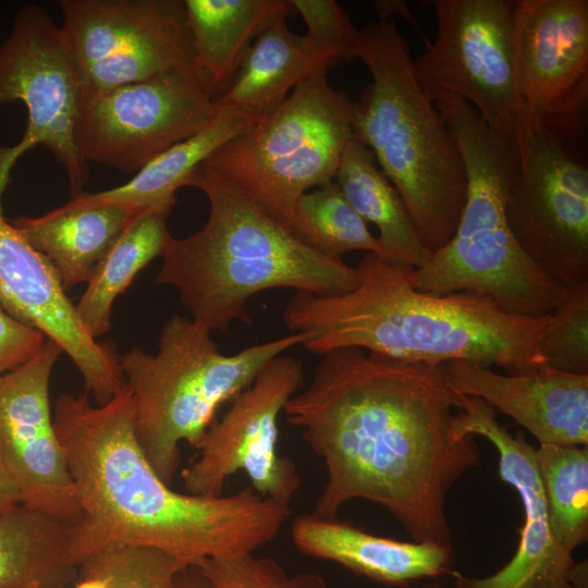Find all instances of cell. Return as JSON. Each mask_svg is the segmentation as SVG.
<instances>
[{
	"label": "cell",
	"instance_id": "obj_27",
	"mask_svg": "<svg viewBox=\"0 0 588 588\" xmlns=\"http://www.w3.org/2000/svg\"><path fill=\"white\" fill-rule=\"evenodd\" d=\"M171 209L159 206L138 212L97 265L75 304L79 322L93 339L111 329L117 297L151 260L162 257L173 237L167 224Z\"/></svg>",
	"mask_w": 588,
	"mask_h": 588
},
{
	"label": "cell",
	"instance_id": "obj_12",
	"mask_svg": "<svg viewBox=\"0 0 588 588\" xmlns=\"http://www.w3.org/2000/svg\"><path fill=\"white\" fill-rule=\"evenodd\" d=\"M83 98L199 65L183 0H61Z\"/></svg>",
	"mask_w": 588,
	"mask_h": 588
},
{
	"label": "cell",
	"instance_id": "obj_25",
	"mask_svg": "<svg viewBox=\"0 0 588 588\" xmlns=\"http://www.w3.org/2000/svg\"><path fill=\"white\" fill-rule=\"evenodd\" d=\"M335 183L365 222L377 226L381 259L414 270L428 261L431 252L421 241L397 191L371 151L355 137L343 152Z\"/></svg>",
	"mask_w": 588,
	"mask_h": 588
},
{
	"label": "cell",
	"instance_id": "obj_22",
	"mask_svg": "<svg viewBox=\"0 0 588 588\" xmlns=\"http://www.w3.org/2000/svg\"><path fill=\"white\" fill-rule=\"evenodd\" d=\"M253 124L241 113L217 107L216 115L204 128L158 155L126 183L98 193L83 192L59 208L66 211L109 205L142 210L159 206L172 208L176 192L187 186L196 168Z\"/></svg>",
	"mask_w": 588,
	"mask_h": 588
},
{
	"label": "cell",
	"instance_id": "obj_33",
	"mask_svg": "<svg viewBox=\"0 0 588 588\" xmlns=\"http://www.w3.org/2000/svg\"><path fill=\"white\" fill-rule=\"evenodd\" d=\"M307 27L305 36L340 65L358 59L360 34L334 0H291Z\"/></svg>",
	"mask_w": 588,
	"mask_h": 588
},
{
	"label": "cell",
	"instance_id": "obj_16",
	"mask_svg": "<svg viewBox=\"0 0 588 588\" xmlns=\"http://www.w3.org/2000/svg\"><path fill=\"white\" fill-rule=\"evenodd\" d=\"M514 45L522 109L547 124L587 128L588 1L515 0Z\"/></svg>",
	"mask_w": 588,
	"mask_h": 588
},
{
	"label": "cell",
	"instance_id": "obj_13",
	"mask_svg": "<svg viewBox=\"0 0 588 588\" xmlns=\"http://www.w3.org/2000/svg\"><path fill=\"white\" fill-rule=\"evenodd\" d=\"M437 35L413 60L416 79L434 103L454 95L492 128H512L520 110L517 93L515 0H430Z\"/></svg>",
	"mask_w": 588,
	"mask_h": 588
},
{
	"label": "cell",
	"instance_id": "obj_39",
	"mask_svg": "<svg viewBox=\"0 0 588 588\" xmlns=\"http://www.w3.org/2000/svg\"><path fill=\"white\" fill-rule=\"evenodd\" d=\"M74 588H108L105 579L97 576H81Z\"/></svg>",
	"mask_w": 588,
	"mask_h": 588
},
{
	"label": "cell",
	"instance_id": "obj_37",
	"mask_svg": "<svg viewBox=\"0 0 588 588\" xmlns=\"http://www.w3.org/2000/svg\"><path fill=\"white\" fill-rule=\"evenodd\" d=\"M19 504L21 502L16 491L0 471V516Z\"/></svg>",
	"mask_w": 588,
	"mask_h": 588
},
{
	"label": "cell",
	"instance_id": "obj_6",
	"mask_svg": "<svg viewBox=\"0 0 588 588\" xmlns=\"http://www.w3.org/2000/svg\"><path fill=\"white\" fill-rule=\"evenodd\" d=\"M434 105L461 150L467 192L452 238L421 268L412 270L414 287L436 295H481L517 316L549 315L562 287L525 254L506 218L513 128L490 127L454 95H443Z\"/></svg>",
	"mask_w": 588,
	"mask_h": 588
},
{
	"label": "cell",
	"instance_id": "obj_20",
	"mask_svg": "<svg viewBox=\"0 0 588 588\" xmlns=\"http://www.w3.org/2000/svg\"><path fill=\"white\" fill-rule=\"evenodd\" d=\"M291 539L305 555L336 563L389 587L407 588L413 581L437 579L453 572L452 544L380 537L311 513L295 517Z\"/></svg>",
	"mask_w": 588,
	"mask_h": 588
},
{
	"label": "cell",
	"instance_id": "obj_4",
	"mask_svg": "<svg viewBox=\"0 0 588 588\" xmlns=\"http://www.w3.org/2000/svg\"><path fill=\"white\" fill-rule=\"evenodd\" d=\"M187 186L209 201L205 225L172 237L154 281L177 290L189 318L210 331L252 322L250 297L271 289L336 296L357 286V271L319 254L230 185L205 162Z\"/></svg>",
	"mask_w": 588,
	"mask_h": 588
},
{
	"label": "cell",
	"instance_id": "obj_19",
	"mask_svg": "<svg viewBox=\"0 0 588 588\" xmlns=\"http://www.w3.org/2000/svg\"><path fill=\"white\" fill-rule=\"evenodd\" d=\"M451 387L512 417L540 444L588 445V375L548 365L509 375L479 364L446 363Z\"/></svg>",
	"mask_w": 588,
	"mask_h": 588
},
{
	"label": "cell",
	"instance_id": "obj_7",
	"mask_svg": "<svg viewBox=\"0 0 588 588\" xmlns=\"http://www.w3.org/2000/svg\"><path fill=\"white\" fill-rule=\"evenodd\" d=\"M303 342L304 334L295 332L223 354L210 331L175 314L163 323L156 353L133 347L121 356L135 434L157 475L171 485L180 445L196 448L222 405L273 358Z\"/></svg>",
	"mask_w": 588,
	"mask_h": 588
},
{
	"label": "cell",
	"instance_id": "obj_38",
	"mask_svg": "<svg viewBox=\"0 0 588 588\" xmlns=\"http://www.w3.org/2000/svg\"><path fill=\"white\" fill-rule=\"evenodd\" d=\"M587 562L577 563L573 569L571 581L572 588H587Z\"/></svg>",
	"mask_w": 588,
	"mask_h": 588
},
{
	"label": "cell",
	"instance_id": "obj_8",
	"mask_svg": "<svg viewBox=\"0 0 588 588\" xmlns=\"http://www.w3.org/2000/svg\"><path fill=\"white\" fill-rule=\"evenodd\" d=\"M320 70L268 117L219 147L205 163L289 231L297 199L335 179L354 137L353 100Z\"/></svg>",
	"mask_w": 588,
	"mask_h": 588
},
{
	"label": "cell",
	"instance_id": "obj_9",
	"mask_svg": "<svg viewBox=\"0 0 588 588\" xmlns=\"http://www.w3.org/2000/svg\"><path fill=\"white\" fill-rule=\"evenodd\" d=\"M505 211L525 254L560 287L588 282L587 128L543 123L520 108Z\"/></svg>",
	"mask_w": 588,
	"mask_h": 588
},
{
	"label": "cell",
	"instance_id": "obj_24",
	"mask_svg": "<svg viewBox=\"0 0 588 588\" xmlns=\"http://www.w3.org/2000/svg\"><path fill=\"white\" fill-rule=\"evenodd\" d=\"M196 59L218 99L271 23L296 14L291 0H183Z\"/></svg>",
	"mask_w": 588,
	"mask_h": 588
},
{
	"label": "cell",
	"instance_id": "obj_32",
	"mask_svg": "<svg viewBox=\"0 0 588 588\" xmlns=\"http://www.w3.org/2000/svg\"><path fill=\"white\" fill-rule=\"evenodd\" d=\"M198 567L211 588H328L319 573L291 574L277 560L255 552L208 559Z\"/></svg>",
	"mask_w": 588,
	"mask_h": 588
},
{
	"label": "cell",
	"instance_id": "obj_17",
	"mask_svg": "<svg viewBox=\"0 0 588 588\" xmlns=\"http://www.w3.org/2000/svg\"><path fill=\"white\" fill-rule=\"evenodd\" d=\"M456 424L465 436L489 440L499 455L501 479L518 493L524 525L512 559L486 577H469L453 571L454 588H572L576 565L572 552L554 538L542 485L536 464V449L524 434L509 431L497 411L480 399L461 394Z\"/></svg>",
	"mask_w": 588,
	"mask_h": 588
},
{
	"label": "cell",
	"instance_id": "obj_29",
	"mask_svg": "<svg viewBox=\"0 0 588 588\" xmlns=\"http://www.w3.org/2000/svg\"><path fill=\"white\" fill-rule=\"evenodd\" d=\"M290 232L307 247L333 259L356 250L382 256L378 237L335 181L297 199Z\"/></svg>",
	"mask_w": 588,
	"mask_h": 588
},
{
	"label": "cell",
	"instance_id": "obj_41",
	"mask_svg": "<svg viewBox=\"0 0 588 588\" xmlns=\"http://www.w3.org/2000/svg\"><path fill=\"white\" fill-rule=\"evenodd\" d=\"M24 588H41V587L39 585H37V584H33V585L26 586Z\"/></svg>",
	"mask_w": 588,
	"mask_h": 588
},
{
	"label": "cell",
	"instance_id": "obj_30",
	"mask_svg": "<svg viewBox=\"0 0 588 588\" xmlns=\"http://www.w3.org/2000/svg\"><path fill=\"white\" fill-rule=\"evenodd\" d=\"M187 566L156 548L109 543L79 564L78 577H100L108 588H174L177 575Z\"/></svg>",
	"mask_w": 588,
	"mask_h": 588
},
{
	"label": "cell",
	"instance_id": "obj_15",
	"mask_svg": "<svg viewBox=\"0 0 588 588\" xmlns=\"http://www.w3.org/2000/svg\"><path fill=\"white\" fill-rule=\"evenodd\" d=\"M61 353L47 339L32 358L0 377V471L21 504L73 525L79 506L49 397Z\"/></svg>",
	"mask_w": 588,
	"mask_h": 588
},
{
	"label": "cell",
	"instance_id": "obj_5",
	"mask_svg": "<svg viewBox=\"0 0 588 588\" xmlns=\"http://www.w3.org/2000/svg\"><path fill=\"white\" fill-rule=\"evenodd\" d=\"M358 59L371 82L353 101V133L397 191L431 252L453 236L464 208L467 176L458 145L420 88L409 46L394 19L359 29Z\"/></svg>",
	"mask_w": 588,
	"mask_h": 588
},
{
	"label": "cell",
	"instance_id": "obj_31",
	"mask_svg": "<svg viewBox=\"0 0 588 588\" xmlns=\"http://www.w3.org/2000/svg\"><path fill=\"white\" fill-rule=\"evenodd\" d=\"M547 365L588 375V282L562 287L540 339Z\"/></svg>",
	"mask_w": 588,
	"mask_h": 588
},
{
	"label": "cell",
	"instance_id": "obj_3",
	"mask_svg": "<svg viewBox=\"0 0 588 588\" xmlns=\"http://www.w3.org/2000/svg\"><path fill=\"white\" fill-rule=\"evenodd\" d=\"M357 286L336 296L295 293L282 320L302 346L323 355L358 347L392 358L446 364L464 360L498 366L509 375L547 366L540 339L549 315L510 314L467 292L418 291L411 268L366 253L355 266Z\"/></svg>",
	"mask_w": 588,
	"mask_h": 588
},
{
	"label": "cell",
	"instance_id": "obj_2",
	"mask_svg": "<svg viewBox=\"0 0 588 588\" xmlns=\"http://www.w3.org/2000/svg\"><path fill=\"white\" fill-rule=\"evenodd\" d=\"M53 421L79 506L71 527L78 566L109 543L156 548L188 566L256 552L279 535L292 513L290 505L249 486L216 497L173 490L137 441L124 384L102 405L91 404L87 393H62Z\"/></svg>",
	"mask_w": 588,
	"mask_h": 588
},
{
	"label": "cell",
	"instance_id": "obj_35",
	"mask_svg": "<svg viewBox=\"0 0 588 588\" xmlns=\"http://www.w3.org/2000/svg\"><path fill=\"white\" fill-rule=\"evenodd\" d=\"M375 7L377 9L380 20H388L390 17H393L394 14L401 15L402 17L409 21L412 25L417 29V32H419L420 36L424 38L425 44L428 42V40L424 37V34L420 30L418 23L412 15L406 2L400 0H381L376 1Z\"/></svg>",
	"mask_w": 588,
	"mask_h": 588
},
{
	"label": "cell",
	"instance_id": "obj_23",
	"mask_svg": "<svg viewBox=\"0 0 588 588\" xmlns=\"http://www.w3.org/2000/svg\"><path fill=\"white\" fill-rule=\"evenodd\" d=\"M140 211L117 205L70 211L58 207L39 217L10 222L49 261L68 291L90 280L97 265Z\"/></svg>",
	"mask_w": 588,
	"mask_h": 588
},
{
	"label": "cell",
	"instance_id": "obj_10",
	"mask_svg": "<svg viewBox=\"0 0 588 588\" xmlns=\"http://www.w3.org/2000/svg\"><path fill=\"white\" fill-rule=\"evenodd\" d=\"M82 99L78 70L61 26L38 4H24L0 46V107L20 101L27 111L21 140L0 147V212L14 166L38 145L64 168L71 196L84 192L89 163L75 138Z\"/></svg>",
	"mask_w": 588,
	"mask_h": 588
},
{
	"label": "cell",
	"instance_id": "obj_28",
	"mask_svg": "<svg viewBox=\"0 0 588 588\" xmlns=\"http://www.w3.org/2000/svg\"><path fill=\"white\" fill-rule=\"evenodd\" d=\"M536 464L552 534L573 553L588 538V445L540 444Z\"/></svg>",
	"mask_w": 588,
	"mask_h": 588
},
{
	"label": "cell",
	"instance_id": "obj_11",
	"mask_svg": "<svg viewBox=\"0 0 588 588\" xmlns=\"http://www.w3.org/2000/svg\"><path fill=\"white\" fill-rule=\"evenodd\" d=\"M216 113L201 68H174L83 98L75 138L87 163L131 174L199 132Z\"/></svg>",
	"mask_w": 588,
	"mask_h": 588
},
{
	"label": "cell",
	"instance_id": "obj_14",
	"mask_svg": "<svg viewBox=\"0 0 588 588\" xmlns=\"http://www.w3.org/2000/svg\"><path fill=\"white\" fill-rule=\"evenodd\" d=\"M303 382L301 360L273 358L196 445V458L181 473L186 492L220 495L225 481L243 471L257 494L290 505L301 477L294 462L279 454V418Z\"/></svg>",
	"mask_w": 588,
	"mask_h": 588
},
{
	"label": "cell",
	"instance_id": "obj_36",
	"mask_svg": "<svg viewBox=\"0 0 588 588\" xmlns=\"http://www.w3.org/2000/svg\"><path fill=\"white\" fill-rule=\"evenodd\" d=\"M174 588H211L198 566H187L176 577Z\"/></svg>",
	"mask_w": 588,
	"mask_h": 588
},
{
	"label": "cell",
	"instance_id": "obj_34",
	"mask_svg": "<svg viewBox=\"0 0 588 588\" xmlns=\"http://www.w3.org/2000/svg\"><path fill=\"white\" fill-rule=\"evenodd\" d=\"M47 338L9 314L0 303V377L32 358Z\"/></svg>",
	"mask_w": 588,
	"mask_h": 588
},
{
	"label": "cell",
	"instance_id": "obj_21",
	"mask_svg": "<svg viewBox=\"0 0 588 588\" xmlns=\"http://www.w3.org/2000/svg\"><path fill=\"white\" fill-rule=\"evenodd\" d=\"M338 63L285 17L266 27L246 51L230 86L215 100L256 123L274 111L306 78Z\"/></svg>",
	"mask_w": 588,
	"mask_h": 588
},
{
	"label": "cell",
	"instance_id": "obj_26",
	"mask_svg": "<svg viewBox=\"0 0 588 588\" xmlns=\"http://www.w3.org/2000/svg\"><path fill=\"white\" fill-rule=\"evenodd\" d=\"M71 527L23 504L0 516V588H65L75 581Z\"/></svg>",
	"mask_w": 588,
	"mask_h": 588
},
{
	"label": "cell",
	"instance_id": "obj_40",
	"mask_svg": "<svg viewBox=\"0 0 588 588\" xmlns=\"http://www.w3.org/2000/svg\"><path fill=\"white\" fill-rule=\"evenodd\" d=\"M417 588H454L453 586H445L441 583L434 581V579H431V581L424 584L420 587Z\"/></svg>",
	"mask_w": 588,
	"mask_h": 588
},
{
	"label": "cell",
	"instance_id": "obj_18",
	"mask_svg": "<svg viewBox=\"0 0 588 588\" xmlns=\"http://www.w3.org/2000/svg\"><path fill=\"white\" fill-rule=\"evenodd\" d=\"M0 303L14 318L53 341L76 366L96 404L123 387L121 356L111 341L93 339L49 261L0 212Z\"/></svg>",
	"mask_w": 588,
	"mask_h": 588
},
{
	"label": "cell",
	"instance_id": "obj_1",
	"mask_svg": "<svg viewBox=\"0 0 588 588\" xmlns=\"http://www.w3.org/2000/svg\"><path fill=\"white\" fill-rule=\"evenodd\" d=\"M460 404L446 364L358 347L321 355L283 411L326 469L311 514L338 519L362 499L384 507L413 541L452 544L446 497L481 460L475 437L457 429Z\"/></svg>",
	"mask_w": 588,
	"mask_h": 588
}]
</instances>
